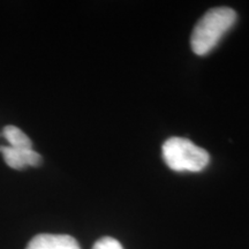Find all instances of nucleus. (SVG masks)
<instances>
[{"instance_id": "nucleus-2", "label": "nucleus", "mask_w": 249, "mask_h": 249, "mask_svg": "<svg viewBox=\"0 0 249 249\" xmlns=\"http://www.w3.org/2000/svg\"><path fill=\"white\" fill-rule=\"evenodd\" d=\"M161 156L165 164L176 172H201L208 166L207 150L183 138H170L163 143Z\"/></svg>"}, {"instance_id": "nucleus-4", "label": "nucleus", "mask_w": 249, "mask_h": 249, "mask_svg": "<svg viewBox=\"0 0 249 249\" xmlns=\"http://www.w3.org/2000/svg\"><path fill=\"white\" fill-rule=\"evenodd\" d=\"M26 249H80V245L67 234H38L31 239Z\"/></svg>"}, {"instance_id": "nucleus-5", "label": "nucleus", "mask_w": 249, "mask_h": 249, "mask_svg": "<svg viewBox=\"0 0 249 249\" xmlns=\"http://www.w3.org/2000/svg\"><path fill=\"white\" fill-rule=\"evenodd\" d=\"M5 139L9 143V147L18 149H33L31 140L28 138L27 134L13 124H8L2 130Z\"/></svg>"}, {"instance_id": "nucleus-1", "label": "nucleus", "mask_w": 249, "mask_h": 249, "mask_svg": "<svg viewBox=\"0 0 249 249\" xmlns=\"http://www.w3.org/2000/svg\"><path fill=\"white\" fill-rule=\"evenodd\" d=\"M236 18V12L230 7H216L208 11L193 29L191 36L193 52L197 55L209 53L234 26Z\"/></svg>"}, {"instance_id": "nucleus-6", "label": "nucleus", "mask_w": 249, "mask_h": 249, "mask_svg": "<svg viewBox=\"0 0 249 249\" xmlns=\"http://www.w3.org/2000/svg\"><path fill=\"white\" fill-rule=\"evenodd\" d=\"M92 249H124V247L116 239L111 238V236H104L96 241Z\"/></svg>"}, {"instance_id": "nucleus-3", "label": "nucleus", "mask_w": 249, "mask_h": 249, "mask_svg": "<svg viewBox=\"0 0 249 249\" xmlns=\"http://www.w3.org/2000/svg\"><path fill=\"white\" fill-rule=\"evenodd\" d=\"M0 152L5 163L14 170H21L26 166H39L42 164V156L34 149H18L1 145Z\"/></svg>"}]
</instances>
